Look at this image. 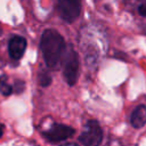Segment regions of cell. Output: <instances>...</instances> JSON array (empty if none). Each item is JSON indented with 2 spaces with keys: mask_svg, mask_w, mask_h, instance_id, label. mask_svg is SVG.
Masks as SVG:
<instances>
[{
  "mask_svg": "<svg viewBox=\"0 0 146 146\" xmlns=\"http://www.w3.org/2000/svg\"><path fill=\"white\" fill-rule=\"evenodd\" d=\"M40 48L46 65L51 70H57L65 51V41L63 36L56 30H44L41 35Z\"/></svg>",
  "mask_w": 146,
  "mask_h": 146,
  "instance_id": "obj_1",
  "label": "cell"
},
{
  "mask_svg": "<svg viewBox=\"0 0 146 146\" xmlns=\"http://www.w3.org/2000/svg\"><path fill=\"white\" fill-rule=\"evenodd\" d=\"M63 64V75L70 86H74L79 76V56L72 46L67 47L64 51L62 63Z\"/></svg>",
  "mask_w": 146,
  "mask_h": 146,
  "instance_id": "obj_2",
  "label": "cell"
},
{
  "mask_svg": "<svg viewBox=\"0 0 146 146\" xmlns=\"http://www.w3.org/2000/svg\"><path fill=\"white\" fill-rule=\"evenodd\" d=\"M103 139V130L97 121L89 120L82 129L79 140L84 146H99Z\"/></svg>",
  "mask_w": 146,
  "mask_h": 146,
  "instance_id": "obj_3",
  "label": "cell"
},
{
  "mask_svg": "<svg viewBox=\"0 0 146 146\" xmlns=\"http://www.w3.org/2000/svg\"><path fill=\"white\" fill-rule=\"evenodd\" d=\"M57 9L62 19L67 23L74 22L81 13V1L80 0H58Z\"/></svg>",
  "mask_w": 146,
  "mask_h": 146,
  "instance_id": "obj_4",
  "label": "cell"
},
{
  "mask_svg": "<svg viewBox=\"0 0 146 146\" xmlns=\"http://www.w3.org/2000/svg\"><path fill=\"white\" fill-rule=\"evenodd\" d=\"M74 135V129L65 125V124H60V123H54L49 129L42 131V136L49 141V143H59V141H64L68 138H71Z\"/></svg>",
  "mask_w": 146,
  "mask_h": 146,
  "instance_id": "obj_5",
  "label": "cell"
},
{
  "mask_svg": "<svg viewBox=\"0 0 146 146\" xmlns=\"http://www.w3.org/2000/svg\"><path fill=\"white\" fill-rule=\"evenodd\" d=\"M26 49V40L21 35H14L8 42V52L11 59L18 60L24 55Z\"/></svg>",
  "mask_w": 146,
  "mask_h": 146,
  "instance_id": "obj_6",
  "label": "cell"
},
{
  "mask_svg": "<svg viewBox=\"0 0 146 146\" xmlns=\"http://www.w3.org/2000/svg\"><path fill=\"white\" fill-rule=\"evenodd\" d=\"M130 122H131V125L137 129L146 124V106L145 105H139L135 108V111L131 114Z\"/></svg>",
  "mask_w": 146,
  "mask_h": 146,
  "instance_id": "obj_7",
  "label": "cell"
},
{
  "mask_svg": "<svg viewBox=\"0 0 146 146\" xmlns=\"http://www.w3.org/2000/svg\"><path fill=\"white\" fill-rule=\"evenodd\" d=\"M13 92V87L8 82L7 75H0V94L3 96H9Z\"/></svg>",
  "mask_w": 146,
  "mask_h": 146,
  "instance_id": "obj_8",
  "label": "cell"
},
{
  "mask_svg": "<svg viewBox=\"0 0 146 146\" xmlns=\"http://www.w3.org/2000/svg\"><path fill=\"white\" fill-rule=\"evenodd\" d=\"M50 82H51L50 75L46 71H40V73H39V83L42 87H48L50 84Z\"/></svg>",
  "mask_w": 146,
  "mask_h": 146,
  "instance_id": "obj_9",
  "label": "cell"
},
{
  "mask_svg": "<svg viewBox=\"0 0 146 146\" xmlns=\"http://www.w3.org/2000/svg\"><path fill=\"white\" fill-rule=\"evenodd\" d=\"M138 11H139V14H140V15L146 16V1H145L143 5H140V6H139Z\"/></svg>",
  "mask_w": 146,
  "mask_h": 146,
  "instance_id": "obj_10",
  "label": "cell"
},
{
  "mask_svg": "<svg viewBox=\"0 0 146 146\" xmlns=\"http://www.w3.org/2000/svg\"><path fill=\"white\" fill-rule=\"evenodd\" d=\"M60 146H78L76 144H71V143H67V144H63Z\"/></svg>",
  "mask_w": 146,
  "mask_h": 146,
  "instance_id": "obj_11",
  "label": "cell"
},
{
  "mask_svg": "<svg viewBox=\"0 0 146 146\" xmlns=\"http://www.w3.org/2000/svg\"><path fill=\"white\" fill-rule=\"evenodd\" d=\"M2 133H3V125H1V124H0V138H1Z\"/></svg>",
  "mask_w": 146,
  "mask_h": 146,
  "instance_id": "obj_12",
  "label": "cell"
},
{
  "mask_svg": "<svg viewBox=\"0 0 146 146\" xmlns=\"http://www.w3.org/2000/svg\"><path fill=\"white\" fill-rule=\"evenodd\" d=\"M0 33H1V26H0Z\"/></svg>",
  "mask_w": 146,
  "mask_h": 146,
  "instance_id": "obj_13",
  "label": "cell"
}]
</instances>
